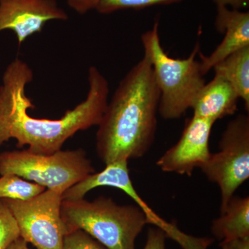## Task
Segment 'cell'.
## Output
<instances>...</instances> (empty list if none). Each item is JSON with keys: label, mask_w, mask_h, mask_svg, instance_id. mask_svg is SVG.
<instances>
[{"label": "cell", "mask_w": 249, "mask_h": 249, "mask_svg": "<svg viewBox=\"0 0 249 249\" xmlns=\"http://www.w3.org/2000/svg\"><path fill=\"white\" fill-rule=\"evenodd\" d=\"M239 99L231 85L220 77L214 76L203 87L191 109L193 116L215 123L218 119L232 115L237 111Z\"/></svg>", "instance_id": "obj_11"}, {"label": "cell", "mask_w": 249, "mask_h": 249, "mask_svg": "<svg viewBox=\"0 0 249 249\" xmlns=\"http://www.w3.org/2000/svg\"><path fill=\"white\" fill-rule=\"evenodd\" d=\"M219 245L222 249H249V236L221 241Z\"/></svg>", "instance_id": "obj_20"}, {"label": "cell", "mask_w": 249, "mask_h": 249, "mask_svg": "<svg viewBox=\"0 0 249 249\" xmlns=\"http://www.w3.org/2000/svg\"><path fill=\"white\" fill-rule=\"evenodd\" d=\"M183 0H101L96 11L101 14H109L125 9H141L157 5H169Z\"/></svg>", "instance_id": "obj_15"}, {"label": "cell", "mask_w": 249, "mask_h": 249, "mask_svg": "<svg viewBox=\"0 0 249 249\" xmlns=\"http://www.w3.org/2000/svg\"><path fill=\"white\" fill-rule=\"evenodd\" d=\"M95 173L91 160L82 148L59 150L49 155L28 150L0 153V175H16L45 187L65 192Z\"/></svg>", "instance_id": "obj_5"}, {"label": "cell", "mask_w": 249, "mask_h": 249, "mask_svg": "<svg viewBox=\"0 0 249 249\" xmlns=\"http://www.w3.org/2000/svg\"><path fill=\"white\" fill-rule=\"evenodd\" d=\"M160 93L145 55L121 80L96 134V152L106 165L141 158L155 140Z\"/></svg>", "instance_id": "obj_2"}, {"label": "cell", "mask_w": 249, "mask_h": 249, "mask_svg": "<svg viewBox=\"0 0 249 249\" xmlns=\"http://www.w3.org/2000/svg\"><path fill=\"white\" fill-rule=\"evenodd\" d=\"M160 22L142 36L144 55L151 64L160 93L159 112L165 119L181 117L191 109L206 84L200 61L196 60L200 46L196 43L188 58H173L165 53L160 43Z\"/></svg>", "instance_id": "obj_4"}, {"label": "cell", "mask_w": 249, "mask_h": 249, "mask_svg": "<svg viewBox=\"0 0 249 249\" xmlns=\"http://www.w3.org/2000/svg\"><path fill=\"white\" fill-rule=\"evenodd\" d=\"M61 217L66 234L83 230L108 249H135L136 239L149 223L137 204L119 205L105 196L62 200Z\"/></svg>", "instance_id": "obj_3"}, {"label": "cell", "mask_w": 249, "mask_h": 249, "mask_svg": "<svg viewBox=\"0 0 249 249\" xmlns=\"http://www.w3.org/2000/svg\"><path fill=\"white\" fill-rule=\"evenodd\" d=\"M214 76L229 83L249 110V47L231 54L214 65Z\"/></svg>", "instance_id": "obj_13"}, {"label": "cell", "mask_w": 249, "mask_h": 249, "mask_svg": "<svg viewBox=\"0 0 249 249\" xmlns=\"http://www.w3.org/2000/svg\"><path fill=\"white\" fill-rule=\"evenodd\" d=\"M167 235L160 228H151L147 232L146 243L143 249H166Z\"/></svg>", "instance_id": "obj_18"}, {"label": "cell", "mask_w": 249, "mask_h": 249, "mask_svg": "<svg viewBox=\"0 0 249 249\" xmlns=\"http://www.w3.org/2000/svg\"><path fill=\"white\" fill-rule=\"evenodd\" d=\"M62 249H108L83 230L68 232L64 238Z\"/></svg>", "instance_id": "obj_17"}, {"label": "cell", "mask_w": 249, "mask_h": 249, "mask_svg": "<svg viewBox=\"0 0 249 249\" xmlns=\"http://www.w3.org/2000/svg\"><path fill=\"white\" fill-rule=\"evenodd\" d=\"M34 80L27 62L15 59L6 67L0 86V139H10L17 146L29 145V151L49 155L61 150L65 142L77 132L98 126L108 103L109 83L97 67L88 71L89 90L84 101L59 119H37L28 114L34 108L26 95V87Z\"/></svg>", "instance_id": "obj_1"}, {"label": "cell", "mask_w": 249, "mask_h": 249, "mask_svg": "<svg viewBox=\"0 0 249 249\" xmlns=\"http://www.w3.org/2000/svg\"><path fill=\"white\" fill-rule=\"evenodd\" d=\"M2 144H3V142H1V139H0V145H2Z\"/></svg>", "instance_id": "obj_23"}, {"label": "cell", "mask_w": 249, "mask_h": 249, "mask_svg": "<svg viewBox=\"0 0 249 249\" xmlns=\"http://www.w3.org/2000/svg\"><path fill=\"white\" fill-rule=\"evenodd\" d=\"M68 19L57 0H0V32L12 31L19 46L47 22Z\"/></svg>", "instance_id": "obj_8"}, {"label": "cell", "mask_w": 249, "mask_h": 249, "mask_svg": "<svg viewBox=\"0 0 249 249\" xmlns=\"http://www.w3.org/2000/svg\"><path fill=\"white\" fill-rule=\"evenodd\" d=\"M19 237V228L14 215L0 199V249H7Z\"/></svg>", "instance_id": "obj_16"}, {"label": "cell", "mask_w": 249, "mask_h": 249, "mask_svg": "<svg viewBox=\"0 0 249 249\" xmlns=\"http://www.w3.org/2000/svg\"><path fill=\"white\" fill-rule=\"evenodd\" d=\"M101 0H65L67 4L75 12L85 15L96 10Z\"/></svg>", "instance_id": "obj_19"}, {"label": "cell", "mask_w": 249, "mask_h": 249, "mask_svg": "<svg viewBox=\"0 0 249 249\" xmlns=\"http://www.w3.org/2000/svg\"><path fill=\"white\" fill-rule=\"evenodd\" d=\"M215 27L224 33L222 42L209 56L199 53L203 74L214 65L241 49L249 47V13L227 6H217Z\"/></svg>", "instance_id": "obj_10"}, {"label": "cell", "mask_w": 249, "mask_h": 249, "mask_svg": "<svg viewBox=\"0 0 249 249\" xmlns=\"http://www.w3.org/2000/svg\"><path fill=\"white\" fill-rule=\"evenodd\" d=\"M63 192L46 189L29 200L1 199L16 219L20 237L36 249H62L66 230L61 217Z\"/></svg>", "instance_id": "obj_7"}, {"label": "cell", "mask_w": 249, "mask_h": 249, "mask_svg": "<svg viewBox=\"0 0 249 249\" xmlns=\"http://www.w3.org/2000/svg\"><path fill=\"white\" fill-rule=\"evenodd\" d=\"M217 6H227L231 9H245L248 7L249 0H213Z\"/></svg>", "instance_id": "obj_21"}, {"label": "cell", "mask_w": 249, "mask_h": 249, "mask_svg": "<svg viewBox=\"0 0 249 249\" xmlns=\"http://www.w3.org/2000/svg\"><path fill=\"white\" fill-rule=\"evenodd\" d=\"M7 249H30L28 247V243L24 239L19 237L15 242H13L11 245L9 246V248Z\"/></svg>", "instance_id": "obj_22"}, {"label": "cell", "mask_w": 249, "mask_h": 249, "mask_svg": "<svg viewBox=\"0 0 249 249\" xmlns=\"http://www.w3.org/2000/svg\"><path fill=\"white\" fill-rule=\"evenodd\" d=\"M45 190V187L24 180L16 175H5L0 178V199L29 200Z\"/></svg>", "instance_id": "obj_14"}, {"label": "cell", "mask_w": 249, "mask_h": 249, "mask_svg": "<svg viewBox=\"0 0 249 249\" xmlns=\"http://www.w3.org/2000/svg\"><path fill=\"white\" fill-rule=\"evenodd\" d=\"M211 231L220 241L249 236V196H232L220 217L213 222Z\"/></svg>", "instance_id": "obj_12"}, {"label": "cell", "mask_w": 249, "mask_h": 249, "mask_svg": "<svg viewBox=\"0 0 249 249\" xmlns=\"http://www.w3.org/2000/svg\"><path fill=\"white\" fill-rule=\"evenodd\" d=\"M214 122L193 116L187 123L178 142L157 160V164L166 173L191 176L201 168L211 155L209 140Z\"/></svg>", "instance_id": "obj_9"}, {"label": "cell", "mask_w": 249, "mask_h": 249, "mask_svg": "<svg viewBox=\"0 0 249 249\" xmlns=\"http://www.w3.org/2000/svg\"><path fill=\"white\" fill-rule=\"evenodd\" d=\"M219 150L211 154L201 169L221 191L220 213L249 178V117L241 114L227 124Z\"/></svg>", "instance_id": "obj_6"}]
</instances>
